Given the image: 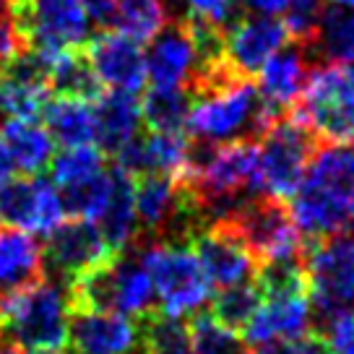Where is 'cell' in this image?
Returning a JSON list of instances; mask_svg holds the SVG:
<instances>
[{
  "label": "cell",
  "mask_w": 354,
  "mask_h": 354,
  "mask_svg": "<svg viewBox=\"0 0 354 354\" xmlns=\"http://www.w3.org/2000/svg\"><path fill=\"white\" fill-rule=\"evenodd\" d=\"M289 201L305 243L342 234L354 216V144L318 146Z\"/></svg>",
  "instance_id": "1"
},
{
  "label": "cell",
  "mask_w": 354,
  "mask_h": 354,
  "mask_svg": "<svg viewBox=\"0 0 354 354\" xmlns=\"http://www.w3.org/2000/svg\"><path fill=\"white\" fill-rule=\"evenodd\" d=\"M0 326L8 342L29 352H66L71 308L55 281H37L0 297Z\"/></svg>",
  "instance_id": "2"
},
{
  "label": "cell",
  "mask_w": 354,
  "mask_h": 354,
  "mask_svg": "<svg viewBox=\"0 0 354 354\" xmlns=\"http://www.w3.org/2000/svg\"><path fill=\"white\" fill-rule=\"evenodd\" d=\"M292 112L323 144H354V63L313 68Z\"/></svg>",
  "instance_id": "3"
},
{
  "label": "cell",
  "mask_w": 354,
  "mask_h": 354,
  "mask_svg": "<svg viewBox=\"0 0 354 354\" xmlns=\"http://www.w3.org/2000/svg\"><path fill=\"white\" fill-rule=\"evenodd\" d=\"M219 219L243 240L258 266L292 261L302 255L305 245L295 216L287 203L274 196L253 193L250 198L234 203Z\"/></svg>",
  "instance_id": "4"
},
{
  "label": "cell",
  "mask_w": 354,
  "mask_h": 354,
  "mask_svg": "<svg viewBox=\"0 0 354 354\" xmlns=\"http://www.w3.org/2000/svg\"><path fill=\"white\" fill-rule=\"evenodd\" d=\"M318 138L295 112L274 120L258 138V193L287 201L305 180Z\"/></svg>",
  "instance_id": "5"
},
{
  "label": "cell",
  "mask_w": 354,
  "mask_h": 354,
  "mask_svg": "<svg viewBox=\"0 0 354 354\" xmlns=\"http://www.w3.org/2000/svg\"><path fill=\"white\" fill-rule=\"evenodd\" d=\"M185 128L196 141L209 144H221L232 138H258L263 125L255 81L234 78L206 94L193 97Z\"/></svg>",
  "instance_id": "6"
},
{
  "label": "cell",
  "mask_w": 354,
  "mask_h": 354,
  "mask_svg": "<svg viewBox=\"0 0 354 354\" xmlns=\"http://www.w3.org/2000/svg\"><path fill=\"white\" fill-rule=\"evenodd\" d=\"M138 258L151 277L159 313L183 318L209 302L211 281L190 243H149L138 248Z\"/></svg>",
  "instance_id": "7"
},
{
  "label": "cell",
  "mask_w": 354,
  "mask_h": 354,
  "mask_svg": "<svg viewBox=\"0 0 354 354\" xmlns=\"http://www.w3.org/2000/svg\"><path fill=\"white\" fill-rule=\"evenodd\" d=\"M8 11L26 50L47 60L88 42L91 16L81 0H13Z\"/></svg>",
  "instance_id": "8"
},
{
  "label": "cell",
  "mask_w": 354,
  "mask_h": 354,
  "mask_svg": "<svg viewBox=\"0 0 354 354\" xmlns=\"http://www.w3.org/2000/svg\"><path fill=\"white\" fill-rule=\"evenodd\" d=\"M302 266L308 274L310 302L323 318L354 302V243L344 234L305 243Z\"/></svg>",
  "instance_id": "9"
},
{
  "label": "cell",
  "mask_w": 354,
  "mask_h": 354,
  "mask_svg": "<svg viewBox=\"0 0 354 354\" xmlns=\"http://www.w3.org/2000/svg\"><path fill=\"white\" fill-rule=\"evenodd\" d=\"M188 243L211 287L227 289L243 281H253L261 268L243 240L221 219H214L190 232Z\"/></svg>",
  "instance_id": "10"
},
{
  "label": "cell",
  "mask_w": 354,
  "mask_h": 354,
  "mask_svg": "<svg viewBox=\"0 0 354 354\" xmlns=\"http://www.w3.org/2000/svg\"><path fill=\"white\" fill-rule=\"evenodd\" d=\"M313 302L308 289H284V292H266L255 308L253 318L248 321L240 339L243 344L261 346L271 342H297L313 326Z\"/></svg>",
  "instance_id": "11"
},
{
  "label": "cell",
  "mask_w": 354,
  "mask_h": 354,
  "mask_svg": "<svg viewBox=\"0 0 354 354\" xmlns=\"http://www.w3.org/2000/svg\"><path fill=\"white\" fill-rule=\"evenodd\" d=\"M0 219L29 234H50L66 219V206L57 188L42 177H11L0 188Z\"/></svg>",
  "instance_id": "12"
},
{
  "label": "cell",
  "mask_w": 354,
  "mask_h": 354,
  "mask_svg": "<svg viewBox=\"0 0 354 354\" xmlns=\"http://www.w3.org/2000/svg\"><path fill=\"white\" fill-rule=\"evenodd\" d=\"M308 47L299 42L284 44L258 71V97H261V125L263 131L274 120L295 110L308 81Z\"/></svg>",
  "instance_id": "13"
},
{
  "label": "cell",
  "mask_w": 354,
  "mask_h": 354,
  "mask_svg": "<svg viewBox=\"0 0 354 354\" xmlns=\"http://www.w3.org/2000/svg\"><path fill=\"white\" fill-rule=\"evenodd\" d=\"M42 250L44 263H50V268L66 281L118 258L104 243L100 227L88 219H63L47 234V245Z\"/></svg>",
  "instance_id": "14"
},
{
  "label": "cell",
  "mask_w": 354,
  "mask_h": 354,
  "mask_svg": "<svg viewBox=\"0 0 354 354\" xmlns=\"http://www.w3.org/2000/svg\"><path fill=\"white\" fill-rule=\"evenodd\" d=\"M289 42L287 26L274 16H237L224 32V60L237 76L255 81L271 55Z\"/></svg>",
  "instance_id": "15"
},
{
  "label": "cell",
  "mask_w": 354,
  "mask_h": 354,
  "mask_svg": "<svg viewBox=\"0 0 354 354\" xmlns=\"http://www.w3.org/2000/svg\"><path fill=\"white\" fill-rule=\"evenodd\" d=\"M86 57L104 88L138 94L146 84L144 47L120 32H100L86 42Z\"/></svg>",
  "instance_id": "16"
},
{
  "label": "cell",
  "mask_w": 354,
  "mask_h": 354,
  "mask_svg": "<svg viewBox=\"0 0 354 354\" xmlns=\"http://www.w3.org/2000/svg\"><path fill=\"white\" fill-rule=\"evenodd\" d=\"M68 344L73 354H133L138 346V323L115 310L71 313Z\"/></svg>",
  "instance_id": "17"
},
{
  "label": "cell",
  "mask_w": 354,
  "mask_h": 354,
  "mask_svg": "<svg viewBox=\"0 0 354 354\" xmlns=\"http://www.w3.org/2000/svg\"><path fill=\"white\" fill-rule=\"evenodd\" d=\"M196 71V47L190 39L188 26L169 21L151 39V50L146 53V78L151 86L188 88L190 76Z\"/></svg>",
  "instance_id": "18"
},
{
  "label": "cell",
  "mask_w": 354,
  "mask_h": 354,
  "mask_svg": "<svg viewBox=\"0 0 354 354\" xmlns=\"http://www.w3.org/2000/svg\"><path fill=\"white\" fill-rule=\"evenodd\" d=\"M44 250L34 234L19 227H0V297L44 279Z\"/></svg>",
  "instance_id": "19"
},
{
  "label": "cell",
  "mask_w": 354,
  "mask_h": 354,
  "mask_svg": "<svg viewBox=\"0 0 354 354\" xmlns=\"http://www.w3.org/2000/svg\"><path fill=\"white\" fill-rule=\"evenodd\" d=\"M94 122H97V141L102 151H120L138 136L141 125V102L131 91L107 88L94 100Z\"/></svg>",
  "instance_id": "20"
},
{
  "label": "cell",
  "mask_w": 354,
  "mask_h": 354,
  "mask_svg": "<svg viewBox=\"0 0 354 354\" xmlns=\"http://www.w3.org/2000/svg\"><path fill=\"white\" fill-rule=\"evenodd\" d=\"M110 299L112 310L131 315V318H144L151 310H156V295L151 277L144 268L141 258L131 250L125 255H118L110 266Z\"/></svg>",
  "instance_id": "21"
},
{
  "label": "cell",
  "mask_w": 354,
  "mask_h": 354,
  "mask_svg": "<svg viewBox=\"0 0 354 354\" xmlns=\"http://www.w3.org/2000/svg\"><path fill=\"white\" fill-rule=\"evenodd\" d=\"M112 172V190L110 201L102 211V216L94 224L100 227L104 243L110 245L115 255H122L138 243V216H136V203H133V177L125 175L122 169H110Z\"/></svg>",
  "instance_id": "22"
},
{
  "label": "cell",
  "mask_w": 354,
  "mask_h": 354,
  "mask_svg": "<svg viewBox=\"0 0 354 354\" xmlns=\"http://www.w3.org/2000/svg\"><path fill=\"white\" fill-rule=\"evenodd\" d=\"M133 203H136V216L144 227L141 232L146 237L159 234L177 219L180 211V193L177 183L167 175H141L133 177Z\"/></svg>",
  "instance_id": "23"
},
{
  "label": "cell",
  "mask_w": 354,
  "mask_h": 354,
  "mask_svg": "<svg viewBox=\"0 0 354 354\" xmlns=\"http://www.w3.org/2000/svg\"><path fill=\"white\" fill-rule=\"evenodd\" d=\"M44 128L60 146H86L97 141V122H94V104L71 97L47 100L44 104Z\"/></svg>",
  "instance_id": "24"
},
{
  "label": "cell",
  "mask_w": 354,
  "mask_h": 354,
  "mask_svg": "<svg viewBox=\"0 0 354 354\" xmlns=\"http://www.w3.org/2000/svg\"><path fill=\"white\" fill-rule=\"evenodd\" d=\"M3 141L11 151L13 167L24 175H39L55 151L53 136L37 120H6Z\"/></svg>",
  "instance_id": "25"
},
{
  "label": "cell",
  "mask_w": 354,
  "mask_h": 354,
  "mask_svg": "<svg viewBox=\"0 0 354 354\" xmlns=\"http://www.w3.org/2000/svg\"><path fill=\"white\" fill-rule=\"evenodd\" d=\"M50 91L57 97H71V100L94 102L104 86L94 73L84 50H68L53 57L50 63Z\"/></svg>",
  "instance_id": "26"
},
{
  "label": "cell",
  "mask_w": 354,
  "mask_h": 354,
  "mask_svg": "<svg viewBox=\"0 0 354 354\" xmlns=\"http://www.w3.org/2000/svg\"><path fill=\"white\" fill-rule=\"evenodd\" d=\"M308 50H315L326 63H354V11L331 6L323 8L313 42Z\"/></svg>",
  "instance_id": "27"
},
{
  "label": "cell",
  "mask_w": 354,
  "mask_h": 354,
  "mask_svg": "<svg viewBox=\"0 0 354 354\" xmlns=\"http://www.w3.org/2000/svg\"><path fill=\"white\" fill-rule=\"evenodd\" d=\"M190 102L188 88L151 86L141 100V120L151 133H183Z\"/></svg>",
  "instance_id": "28"
},
{
  "label": "cell",
  "mask_w": 354,
  "mask_h": 354,
  "mask_svg": "<svg viewBox=\"0 0 354 354\" xmlns=\"http://www.w3.org/2000/svg\"><path fill=\"white\" fill-rule=\"evenodd\" d=\"M138 342L144 346V354H196L188 323L159 310H151L141 318Z\"/></svg>",
  "instance_id": "29"
},
{
  "label": "cell",
  "mask_w": 354,
  "mask_h": 354,
  "mask_svg": "<svg viewBox=\"0 0 354 354\" xmlns=\"http://www.w3.org/2000/svg\"><path fill=\"white\" fill-rule=\"evenodd\" d=\"M167 24L169 19H167L165 0H118L110 26H115V32L144 44L151 42Z\"/></svg>",
  "instance_id": "30"
},
{
  "label": "cell",
  "mask_w": 354,
  "mask_h": 354,
  "mask_svg": "<svg viewBox=\"0 0 354 354\" xmlns=\"http://www.w3.org/2000/svg\"><path fill=\"white\" fill-rule=\"evenodd\" d=\"M146 159V175H167L180 180L190 162V138L185 133H151L141 136Z\"/></svg>",
  "instance_id": "31"
},
{
  "label": "cell",
  "mask_w": 354,
  "mask_h": 354,
  "mask_svg": "<svg viewBox=\"0 0 354 354\" xmlns=\"http://www.w3.org/2000/svg\"><path fill=\"white\" fill-rule=\"evenodd\" d=\"M258 302H261V292H258V284L253 279V281H243V284L221 289L219 295L214 297V302H211L209 315L219 326H224V328H230V331L240 336V331L253 318Z\"/></svg>",
  "instance_id": "32"
},
{
  "label": "cell",
  "mask_w": 354,
  "mask_h": 354,
  "mask_svg": "<svg viewBox=\"0 0 354 354\" xmlns=\"http://www.w3.org/2000/svg\"><path fill=\"white\" fill-rule=\"evenodd\" d=\"M110 190H112V172L104 169L100 175L63 188L60 198H63L66 214H71L73 219L97 221L102 216L104 206H107V201H110Z\"/></svg>",
  "instance_id": "33"
},
{
  "label": "cell",
  "mask_w": 354,
  "mask_h": 354,
  "mask_svg": "<svg viewBox=\"0 0 354 354\" xmlns=\"http://www.w3.org/2000/svg\"><path fill=\"white\" fill-rule=\"evenodd\" d=\"M50 169H53L55 185L68 188V185H76L81 180L104 172V151L94 144L71 146L50 159Z\"/></svg>",
  "instance_id": "34"
},
{
  "label": "cell",
  "mask_w": 354,
  "mask_h": 354,
  "mask_svg": "<svg viewBox=\"0 0 354 354\" xmlns=\"http://www.w3.org/2000/svg\"><path fill=\"white\" fill-rule=\"evenodd\" d=\"M196 354H248V346L234 331L224 328L209 313H198L190 323Z\"/></svg>",
  "instance_id": "35"
},
{
  "label": "cell",
  "mask_w": 354,
  "mask_h": 354,
  "mask_svg": "<svg viewBox=\"0 0 354 354\" xmlns=\"http://www.w3.org/2000/svg\"><path fill=\"white\" fill-rule=\"evenodd\" d=\"M321 13H323V0H287L284 21L281 24L287 26L289 39L310 47Z\"/></svg>",
  "instance_id": "36"
},
{
  "label": "cell",
  "mask_w": 354,
  "mask_h": 354,
  "mask_svg": "<svg viewBox=\"0 0 354 354\" xmlns=\"http://www.w3.org/2000/svg\"><path fill=\"white\" fill-rule=\"evenodd\" d=\"M188 21L230 29L237 19V0H185V16Z\"/></svg>",
  "instance_id": "37"
},
{
  "label": "cell",
  "mask_w": 354,
  "mask_h": 354,
  "mask_svg": "<svg viewBox=\"0 0 354 354\" xmlns=\"http://www.w3.org/2000/svg\"><path fill=\"white\" fill-rule=\"evenodd\" d=\"M321 339L326 342L331 354H354V313L352 310H339L326 315Z\"/></svg>",
  "instance_id": "38"
},
{
  "label": "cell",
  "mask_w": 354,
  "mask_h": 354,
  "mask_svg": "<svg viewBox=\"0 0 354 354\" xmlns=\"http://www.w3.org/2000/svg\"><path fill=\"white\" fill-rule=\"evenodd\" d=\"M24 50H26V44H24L21 32H19V26L13 21L11 11L8 8L0 11V66L11 63L13 57L21 55Z\"/></svg>",
  "instance_id": "39"
},
{
  "label": "cell",
  "mask_w": 354,
  "mask_h": 354,
  "mask_svg": "<svg viewBox=\"0 0 354 354\" xmlns=\"http://www.w3.org/2000/svg\"><path fill=\"white\" fill-rule=\"evenodd\" d=\"M86 6L88 16L100 24H112V13H115V3L118 0H81Z\"/></svg>",
  "instance_id": "40"
},
{
  "label": "cell",
  "mask_w": 354,
  "mask_h": 354,
  "mask_svg": "<svg viewBox=\"0 0 354 354\" xmlns=\"http://www.w3.org/2000/svg\"><path fill=\"white\" fill-rule=\"evenodd\" d=\"M295 352L297 354H331L318 331H310V333H305L302 339H297V342H295Z\"/></svg>",
  "instance_id": "41"
},
{
  "label": "cell",
  "mask_w": 354,
  "mask_h": 354,
  "mask_svg": "<svg viewBox=\"0 0 354 354\" xmlns=\"http://www.w3.org/2000/svg\"><path fill=\"white\" fill-rule=\"evenodd\" d=\"M248 8H253L255 13H263V16H274V13H284L287 8V0H243Z\"/></svg>",
  "instance_id": "42"
},
{
  "label": "cell",
  "mask_w": 354,
  "mask_h": 354,
  "mask_svg": "<svg viewBox=\"0 0 354 354\" xmlns=\"http://www.w3.org/2000/svg\"><path fill=\"white\" fill-rule=\"evenodd\" d=\"M13 159H11V151H8V146L3 141V136H0V188L8 183L13 177Z\"/></svg>",
  "instance_id": "43"
},
{
  "label": "cell",
  "mask_w": 354,
  "mask_h": 354,
  "mask_svg": "<svg viewBox=\"0 0 354 354\" xmlns=\"http://www.w3.org/2000/svg\"><path fill=\"white\" fill-rule=\"evenodd\" d=\"M248 354H297V352H295V342H271V344H261V346H250Z\"/></svg>",
  "instance_id": "44"
},
{
  "label": "cell",
  "mask_w": 354,
  "mask_h": 354,
  "mask_svg": "<svg viewBox=\"0 0 354 354\" xmlns=\"http://www.w3.org/2000/svg\"><path fill=\"white\" fill-rule=\"evenodd\" d=\"M0 354H29V349H24V346L6 339V342H0Z\"/></svg>",
  "instance_id": "45"
},
{
  "label": "cell",
  "mask_w": 354,
  "mask_h": 354,
  "mask_svg": "<svg viewBox=\"0 0 354 354\" xmlns=\"http://www.w3.org/2000/svg\"><path fill=\"white\" fill-rule=\"evenodd\" d=\"M331 6H342V8H352L354 11V0H331Z\"/></svg>",
  "instance_id": "46"
},
{
  "label": "cell",
  "mask_w": 354,
  "mask_h": 354,
  "mask_svg": "<svg viewBox=\"0 0 354 354\" xmlns=\"http://www.w3.org/2000/svg\"><path fill=\"white\" fill-rule=\"evenodd\" d=\"M8 6H11V3H8V0H0V11H6V8H8Z\"/></svg>",
  "instance_id": "47"
},
{
  "label": "cell",
  "mask_w": 354,
  "mask_h": 354,
  "mask_svg": "<svg viewBox=\"0 0 354 354\" xmlns=\"http://www.w3.org/2000/svg\"><path fill=\"white\" fill-rule=\"evenodd\" d=\"M29 354H66V352H29Z\"/></svg>",
  "instance_id": "48"
},
{
  "label": "cell",
  "mask_w": 354,
  "mask_h": 354,
  "mask_svg": "<svg viewBox=\"0 0 354 354\" xmlns=\"http://www.w3.org/2000/svg\"><path fill=\"white\" fill-rule=\"evenodd\" d=\"M352 230H354V216H352Z\"/></svg>",
  "instance_id": "49"
}]
</instances>
